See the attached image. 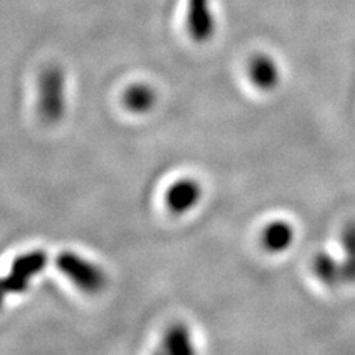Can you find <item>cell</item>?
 <instances>
[{
	"instance_id": "obj_10",
	"label": "cell",
	"mask_w": 355,
	"mask_h": 355,
	"mask_svg": "<svg viewBox=\"0 0 355 355\" xmlns=\"http://www.w3.org/2000/svg\"><path fill=\"white\" fill-rule=\"evenodd\" d=\"M163 347L169 354H190L194 351L190 331L182 324H176L168 330Z\"/></svg>"
},
{
	"instance_id": "obj_5",
	"label": "cell",
	"mask_w": 355,
	"mask_h": 355,
	"mask_svg": "<svg viewBox=\"0 0 355 355\" xmlns=\"http://www.w3.org/2000/svg\"><path fill=\"white\" fill-rule=\"evenodd\" d=\"M249 74L253 85L261 91H271L280 82L279 65L268 55L253 57L249 65Z\"/></svg>"
},
{
	"instance_id": "obj_8",
	"label": "cell",
	"mask_w": 355,
	"mask_h": 355,
	"mask_svg": "<svg viewBox=\"0 0 355 355\" xmlns=\"http://www.w3.org/2000/svg\"><path fill=\"white\" fill-rule=\"evenodd\" d=\"M313 270L317 279L326 286H338L343 282L342 263H339L329 253L321 252L314 258Z\"/></svg>"
},
{
	"instance_id": "obj_9",
	"label": "cell",
	"mask_w": 355,
	"mask_h": 355,
	"mask_svg": "<svg viewBox=\"0 0 355 355\" xmlns=\"http://www.w3.org/2000/svg\"><path fill=\"white\" fill-rule=\"evenodd\" d=\"M155 103L153 89L147 85H137L128 89L125 94V104L133 113H147Z\"/></svg>"
},
{
	"instance_id": "obj_2",
	"label": "cell",
	"mask_w": 355,
	"mask_h": 355,
	"mask_svg": "<svg viewBox=\"0 0 355 355\" xmlns=\"http://www.w3.org/2000/svg\"><path fill=\"white\" fill-rule=\"evenodd\" d=\"M65 111V79L60 69L51 67L40 79V113L44 120L58 121Z\"/></svg>"
},
{
	"instance_id": "obj_12",
	"label": "cell",
	"mask_w": 355,
	"mask_h": 355,
	"mask_svg": "<svg viewBox=\"0 0 355 355\" xmlns=\"http://www.w3.org/2000/svg\"><path fill=\"white\" fill-rule=\"evenodd\" d=\"M5 296H6L5 288L2 287V284H0V306H2V304H3V301H5Z\"/></svg>"
},
{
	"instance_id": "obj_3",
	"label": "cell",
	"mask_w": 355,
	"mask_h": 355,
	"mask_svg": "<svg viewBox=\"0 0 355 355\" xmlns=\"http://www.w3.org/2000/svg\"><path fill=\"white\" fill-rule=\"evenodd\" d=\"M46 262V254L40 250L22 254V257L14 261L9 275L0 280V284H2L6 293L17 295L26 292L30 286V280L44 268Z\"/></svg>"
},
{
	"instance_id": "obj_1",
	"label": "cell",
	"mask_w": 355,
	"mask_h": 355,
	"mask_svg": "<svg viewBox=\"0 0 355 355\" xmlns=\"http://www.w3.org/2000/svg\"><path fill=\"white\" fill-rule=\"evenodd\" d=\"M60 271L83 292L96 293L105 286V275L96 265L80 258L73 252H62L57 258Z\"/></svg>"
},
{
	"instance_id": "obj_6",
	"label": "cell",
	"mask_w": 355,
	"mask_h": 355,
	"mask_svg": "<svg viewBox=\"0 0 355 355\" xmlns=\"http://www.w3.org/2000/svg\"><path fill=\"white\" fill-rule=\"evenodd\" d=\"M188 26L196 40L205 42L210 39L215 30V21L209 10L207 0H194L188 14Z\"/></svg>"
},
{
	"instance_id": "obj_4",
	"label": "cell",
	"mask_w": 355,
	"mask_h": 355,
	"mask_svg": "<svg viewBox=\"0 0 355 355\" xmlns=\"http://www.w3.org/2000/svg\"><path fill=\"white\" fill-rule=\"evenodd\" d=\"M200 196H202L200 185L193 180H184L169 188L166 202L173 214L181 215L191 210L198 203Z\"/></svg>"
},
{
	"instance_id": "obj_11",
	"label": "cell",
	"mask_w": 355,
	"mask_h": 355,
	"mask_svg": "<svg viewBox=\"0 0 355 355\" xmlns=\"http://www.w3.org/2000/svg\"><path fill=\"white\" fill-rule=\"evenodd\" d=\"M342 246L345 250V259L342 262L343 282H355V222L348 224L342 232Z\"/></svg>"
},
{
	"instance_id": "obj_7",
	"label": "cell",
	"mask_w": 355,
	"mask_h": 355,
	"mask_svg": "<svg viewBox=\"0 0 355 355\" xmlns=\"http://www.w3.org/2000/svg\"><path fill=\"white\" fill-rule=\"evenodd\" d=\"M295 240L293 227L284 220H275L263 230L262 243L272 253H280L291 248Z\"/></svg>"
}]
</instances>
